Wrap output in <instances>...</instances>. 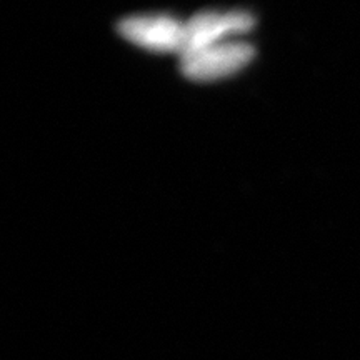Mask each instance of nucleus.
Masks as SVG:
<instances>
[{
	"label": "nucleus",
	"instance_id": "f257e3e1",
	"mask_svg": "<svg viewBox=\"0 0 360 360\" xmlns=\"http://www.w3.org/2000/svg\"><path fill=\"white\" fill-rule=\"evenodd\" d=\"M255 51L240 40H225L180 56V69L187 79L209 82L231 77L250 64Z\"/></svg>",
	"mask_w": 360,
	"mask_h": 360
},
{
	"label": "nucleus",
	"instance_id": "f03ea898",
	"mask_svg": "<svg viewBox=\"0 0 360 360\" xmlns=\"http://www.w3.org/2000/svg\"><path fill=\"white\" fill-rule=\"evenodd\" d=\"M129 42L152 52L180 53L186 51V24L170 15H135L119 24Z\"/></svg>",
	"mask_w": 360,
	"mask_h": 360
},
{
	"label": "nucleus",
	"instance_id": "7ed1b4c3",
	"mask_svg": "<svg viewBox=\"0 0 360 360\" xmlns=\"http://www.w3.org/2000/svg\"><path fill=\"white\" fill-rule=\"evenodd\" d=\"M254 24V17L240 11L195 13L192 19L186 22V51L184 53L225 42L233 35L249 32Z\"/></svg>",
	"mask_w": 360,
	"mask_h": 360
}]
</instances>
